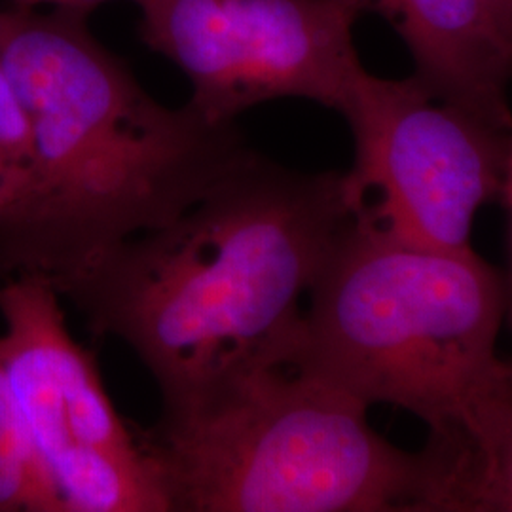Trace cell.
I'll use <instances>...</instances> for the list:
<instances>
[{"label":"cell","mask_w":512,"mask_h":512,"mask_svg":"<svg viewBox=\"0 0 512 512\" xmlns=\"http://www.w3.org/2000/svg\"><path fill=\"white\" fill-rule=\"evenodd\" d=\"M353 215L344 173L251 150L183 215L55 289L137 353L173 410L236 368L289 363L302 300Z\"/></svg>","instance_id":"6da1fadb"},{"label":"cell","mask_w":512,"mask_h":512,"mask_svg":"<svg viewBox=\"0 0 512 512\" xmlns=\"http://www.w3.org/2000/svg\"><path fill=\"white\" fill-rule=\"evenodd\" d=\"M0 67L37 156L33 200L4 251L54 287L183 215L251 152L236 124L148 95L84 12L0 14Z\"/></svg>","instance_id":"7a4b0ae2"},{"label":"cell","mask_w":512,"mask_h":512,"mask_svg":"<svg viewBox=\"0 0 512 512\" xmlns=\"http://www.w3.org/2000/svg\"><path fill=\"white\" fill-rule=\"evenodd\" d=\"M505 308L503 277L473 249H425L353 215L311 285L289 365L440 431L512 380L497 355Z\"/></svg>","instance_id":"3957f363"},{"label":"cell","mask_w":512,"mask_h":512,"mask_svg":"<svg viewBox=\"0 0 512 512\" xmlns=\"http://www.w3.org/2000/svg\"><path fill=\"white\" fill-rule=\"evenodd\" d=\"M171 512H427L421 452L289 363H253L139 431Z\"/></svg>","instance_id":"277c9868"},{"label":"cell","mask_w":512,"mask_h":512,"mask_svg":"<svg viewBox=\"0 0 512 512\" xmlns=\"http://www.w3.org/2000/svg\"><path fill=\"white\" fill-rule=\"evenodd\" d=\"M340 114L355 145L344 173L355 215L404 243L471 251L478 211L501 196L512 131L444 103L416 76L366 69Z\"/></svg>","instance_id":"5b68a950"},{"label":"cell","mask_w":512,"mask_h":512,"mask_svg":"<svg viewBox=\"0 0 512 512\" xmlns=\"http://www.w3.org/2000/svg\"><path fill=\"white\" fill-rule=\"evenodd\" d=\"M0 310V368L65 512H171L139 431L65 327L54 283L23 274L0 289Z\"/></svg>","instance_id":"8992f818"},{"label":"cell","mask_w":512,"mask_h":512,"mask_svg":"<svg viewBox=\"0 0 512 512\" xmlns=\"http://www.w3.org/2000/svg\"><path fill=\"white\" fill-rule=\"evenodd\" d=\"M148 46L192 86L207 120L236 124L260 103L298 97L342 112L365 71L355 0H133Z\"/></svg>","instance_id":"52a82bcc"},{"label":"cell","mask_w":512,"mask_h":512,"mask_svg":"<svg viewBox=\"0 0 512 512\" xmlns=\"http://www.w3.org/2000/svg\"><path fill=\"white\" fill-rule=\"evenodd\" d=\"M403 37L421 84L448 105L512 131V57L478 0H355Z\"/></svg>","instance_id":"ba28073f"},{"label":"cell","mask_w":512,"mask_h":512,"mask_svg":"<svg viewBox=\"0 0 512 512\" xmlns=\"http://www.w3.org/2000/svg\"><path fill=\"white\" fill-rule=\"evenodd\" d=\"M420 452L427 512H512V380L429 431Z\"/></svg>","instance_id":"9c48e42d"},{"label":"cell","mask_w":512,"mask_h":512,"mask_svg":"<svg viewBox=\"0 0 512 512\" xmlns=\"http://www.w3.org/2000/svg\"><path fill=\"white\" fill-rule=\"evenodd\" d=\"M65 512L0 368V511Z\"/></svg>","instance_id":"30bf717a"},{"label":"cell","mask_w":512,"mask_h":512,"mask_svg":"<svg viewBox=\"0 0 512 512\" xmlns=\"http://www.w3.org/2000/svg\"><path fill=\"white\" fill-rule=\"evenodd\" d=\"M37 181V156L29 116L0 67V236L14 234Z\"/></svg>","instance_id":"8fae6325"},{"label":"cell","mask_w":512,"mask_h":512,"mask_svg":"<svg viewBox=\"0 0 512 512\" xmlns=\"http://www.w3.org/2000/svg\"><path fill=\"white\" fill-rule=\"evenodd\" d=\"M478 4L512 57V0H478Z\"/></svg>","instance_id":"7c38bea8"},{"label":"cell","mask_w":512,"mask_h":512,"mask_svg":"<svg viewBox=\"0 0 512 512\" xmlns=\"http://www.w3.org/2000/svg\"><path fill=\"white\" fill-rule=\"evenodd\" d=\"M101 2H107V0H44V4H54L57 8H67V10H78L84 14Z\"/></svg>","instance_id":"4fadbf2b"},{"label":"cell","mask_w":512,"mask_h":512,"mask_svg":"<svg viewBox=\"0 0 512 512\" xmlns=\"http://www.w3.org/2000/svg\"><path fill=\"white\" fill-rule=\"evenodd\" d=\"M501 198L505 200V205H507V209H509L512 232V135L511 147H509V158H507V169H505V181H503V188H501Z\"/></svg>","instance_id":"5bb4252c"}]
</instances>
